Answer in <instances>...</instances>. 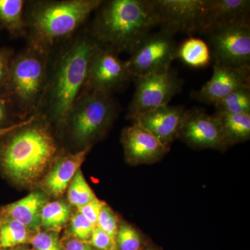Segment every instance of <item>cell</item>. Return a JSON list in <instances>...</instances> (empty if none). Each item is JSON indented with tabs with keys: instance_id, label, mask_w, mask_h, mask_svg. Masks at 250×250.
<instances>
[{
	"instance_id": "4fadbf2b",
	"label": "cell",
	"mask_w": 250,
	"mask_h": 250,
	"mask_svg": "<svg viewBox=\"0 0 250 250\" xmlns=\"http://www.w3.org/2000/svg\"><path fill=\"white\" fill-rule=\"evenodd\" d=\"M241 88H250V66L231 67L213 63V76L198 90H192L195 101L214 105L229 94Z\"/></svg>"
},
{
	"instance_id": "f546056e",
	"label": "cell",
	"mask_w": 250,
	"mask_h": 250,
	"mask_svg": "<svg viewBox=\"0 0 250 250\" xmlns=\"http://www.w3.org/2000/svg\"><path fill=\"white\" fill-rule=\"evenodd\" d=\"M14 52L9 47L0 48V95H4L9 75L10 63Z\"/></svg>"
},
{
	"instance_id": "d4e9b609",
	"label": "cell",
	"mask_w": 250,
	"mask_h": 250,
	"mask_svg": "<svg viewBox=\"0 0 250 250\" xmlns=\"http://www.w3.org/2000/svg\"><path fill=\"white\" fill-rule=\"evenodd\" d=\"M67 197L70 205L77 208H80L97 199L80 169L77 171L69 185Z\"/></svg>"
},
{
	"instance_id": "e575fe53",
	"label": "cell",
	"mask_w": 250,
	"mask_h": 250,
	"mask_svg": "<svg viewBox=\"0 0 250 250\" xmlns=\"http://www.w3.org/2000/svg\"><path fill=\"white\" fill-rule=\"evenodd\" d=\"M36 115H37V113H35V114L31 115L27 119H24L22 120V121L18 122V123H15V124L11 125V126L0 128V141H1L5 136L9 134V133L12 132L13 131H15L16 129L22 127V126H24V125H27L31 123V122L35 119Z\"/></svg>"
},
{
	"instance_id": "484cf974",
	"label": "cell",
	"mask_w": 250,
	"mask_h": 250,
	"mask_svg": "<svg viewBox=\"0 0 250 250\" xmlns=\"http://www.w3.org/2000/svg\"><path fill=\"white\" fill-rule=\"evenodd\" d=\"M118 250H141L142 238L136 229L126 223L118 227L116 237Z\"/></svg>"
},
{
	"instance_id": "6da1fadb",
	"label": "cell",
	"mask_w": 250,
	"mask_h": 250,
	"mask_svg": "<svg viewBox=\"0 0 250 250\" xmlns=\"http://www.w3.org/2000/svg\"><path fill=\"white\" fill-rule=\"evenodd\" d=\"M57 152L47 119L37 113L31 123L0 141V168L15 183L29 187L42 180Z\"/></svg>"
},
{
	"instance_id": "7402d4cb",
	"label": "cell",
	"mask_w": 250,
	"mask_h": 250,
	"mask_svg": "<svg viewBox=\"0 0 250 250\" xmlns=\"http://www.w3.org/2000/svg\"><path fill=\"white\" fill-rule=\"evenodd\" d=\"M31 231L11 219L0 218V250H10L29 243Z\"/></svg>"
},
{
	"instance_id": "8992f818",
	"label": "cell",
	"mask_w": 250,
	"mask_h": 250,
	"mask_svg": "<svg viewBox=\"0 0 250 250\" xmlns=\"http://www.w3.org/2000/svg\"><path fill=\"white\" fill-rule=\"evenodd\" d=\"M118 104L112 95L84 90L74 104L63 125L70 128L75 142L90 147L116 119Z\"/></svg>"
},
{
	"instance_id": "ffe728a7",
	"label": "cell",
	"mask_w": 250,
	"mask_h": 250,
	"mask_svg": "<svg viewBox=\"0 0 250 250\" xmlns=\"http://www.w3.org/2000/svg\"><path fill=\"white\" fill-rule=\"evenodd\" d=\"M25 5L23 0H0V28L13 36L24 34Z\"/></svg>"
},
{
	"instance_id": "4dcf8cb0",
	"label": "cell",
	"mask_w": 250,
	"mask_h": 250,
	"mask_svg": "<svg viewBox=\"0 0 250 250\" xmlns=\"http://www.w3.org/2000/svg\"><path fill=\"white\" fill-rule=\"evenodd\" d=\"M88 243L98 250H118L116 241L97 226L94 228Z\"/></svg>"
},
{
	"instance_id": "277c9868",
	"label": "cell",
	"mask_w": 250,
	"mask_h": 250,
	"mask_svg": "<svg viewBox=\"0 0 250 250\" xmlns=\"http://www.w3.org/2000/svg\"><path fill=\"white\" fill-rule=\"evenodd\" d=\"M102 0L33 1L24 12L29 45L50 53L60 41L71 37L102 4Z\"/></svg>"
},
{
	"instance_id": "5bb4252c",
	"label": "cell",
	"mask_w": 250,
	"mask_h": 250,
	"mask_svg": "<svg viewBox=\"0 0 250 250\" xmlns=\"http://www.w3.org/2000/svg\"><path fill=\"white\" fill-rule=\"evenodd\" d=\"M121 142L126 160L131 165L157 162L170 149V146L136 123L123 130Z\"/></svg>"
},
{
	"instance_id": "2e32d148",
	"label": "cell",
	"mask_w": 250,
	"mask_h": 250,
	"mask_svg": "<svg viewBox=\"0 0 250 250\" xmlns=\"http://www.w3.org/2000/svg\"><path fill=\"white\" fill-rule=\"evenodd\" d=\"M250 0H205L199 33L238 23L250 22Z\"/></svg>"
},
{
	"instance_id": "d590c367",
	"label": "cell",
	"mask_w": 250,
	"mask_h": 250,
	"mask_svg": "<svg viewBox=\"0 0 250 250\" xmlns=\"http://www.w3.org/2000/svg\"><path fill=\"white\" fill-rule=\"evenodd\" d=\"M10 250H32L29 249V248H24L22 246L17 247V248H14V249Z\"/></svg>"
},
{
	"instance_id": "9c48e42d",
	"label": "cell",
	"mask_w": 250,
	"mask_h": 250,
	"mask_svg": "<svg viewBox=\"0 0 250 250\" xmlns=\"http://www.w3.org/2000/svg\"><path fill=\"white\" fill-rule=\"evenodd\" d=\"M214 63L250 66V22L238 23L205 32Z\"/></svg>"
},
{
	"instance_id": "8d00e7d4",
	"label": "cell",
	"mask_w": 250,
	"mask_h": 250,
	"mask_svg": "<svg viewBox=\"0 0 250 250\" xmlns=\"http://www.w3.org/2000/svg\"><path fill=\"white\" fill-rule=\"evenodd\" d=\"M146 250H156L154 249V248H147V249H146Z\"/></svg>"
},
{
	"instance_id": "7c38bea8",
	"label": "cell",
	"mask_w": 250,
	"mask_h": 250,
	"mask_svg": "<svg viewBox=\"0 0 250 250\" xmlns=\"http://www.w3.org/2000/svg\"><path fill=\"white\" fill-rule=\"evenodd\" d=\"M178 138L196 149L223 151L228 147L218 118L207 114L204 108L187 110Z\"/></svg>"
},
{
	"instance_id": "603a6c76",
	"label": "cell",
	"mask_w": 250,
	"mask_h": 250,
	"mask_svg": "<svg viewBox=\"0 0 250 250\" xmlns=\"http://www.w3.org/2000/svg\"><path fill=\"white\" fill-rule=\"evenodd\" d=\"M71 209L62 200L47 202L41 211V228L45 231H60L70 219Z\"/></svg>"
},
{
	"instance_id": "ba28073f",
	"label": "cell",
	"mask_w": 250,
	"mask_h": 250,
	"mask_svg": "<svg viewBox=\"0 0 250 250\" xmlns=\"http://www.w3.org/2000/svg\"><path fill=\"white\" fill-rule=\"evenodd\" d=\"M177 46L174 36L165 31L148 34L125 61L132 80L136 77L166 71L176 59Z\"/></svg>"
},
{
	"instance_id": "9a60e30c",
	"label": "cell",
	"mask_w": 250,
	"mask_h": 250,
	"mask_svg": "<svg viewBox=\"0 0 250 250\" xmlns=\"http://www.w3.org/2000/svg\"><path fill=\"white\" fill-rule=\"evenodd\" d=\"M187 108L182 106H166L141 113L131 118L136 123L170 146L178 138Z\"/></svg>"
},
{
	"instance_id": "83f0119b",
	"label": "cell",
	"mask_w": 250,
	"mask_h": 250,
	"mask_svg": "<svg viewBox=\"0 0 250 250\" xmlns=\"http://www.w3.org/2000/svg\"><path fill=\"white\" fill-rule=\"evenodd\" d=\"M70 220L72 237L88 243L95 227L79 211L70 217Z\"/></svg>"
},
{
	"instance_id": "d6a6232c",
	"label": "cell",
	"mask_w": 250,
	"mask_h": 250,
	"mask_svg": "<svg viewBox=\"0 0 250 250\" xmlns=\"http://www.w3.org/2000/svg\"><path fill=\"white\" fill-rule=\"evenodd\" d=\"M16 114L17 113L9 99L4 95H0V128L15 124L11 123V120Z\"/></svg>"
},
{
	"instance_id": "52a82bcc",
	"label": "cell",
	"mask_w": 250,
	"mask_h": 250,
	"mask_svg": "<svg viewBox=\"0 0 250 250\" xmlns=\"http://www.w3.org/2000/svg\"><path fill=\"white\" fill-rule=\"evenodd\" d=\"M136 89L129 104L127 117L134 116L168 105L180 93L184 83L174 69L134 79Z\"/></svg>"
},
{
	"instance_id": "e0dca14e",
	"label": "cell",
	"mask_w": 250,
	"mask_h": 250,
	"mask_svg": "<svg viewBox=\"0 0 250 250\" xmlns=\"http://www.w3.org/2000/svg\"><path fill=\"white\" fill-rule=\"evenodd\" d=\"M90 149L86 147L79 152L56 156L49 170L40 182L45 194L57 197L63 195L85 161Z\"/></svg>"
},
{
	"instance_id": "44dd1931",
	"label": "cell",
	"mask_w": 250,
	"mask_h": 250,
	"mask_svg": "<svg viewBox=\"0 0 250 250\" xmlns=\"http://www.w3.org/2000/svg\"><path fill=\"white\" fill-rule=\"evenodd\" d=\"M215 116L220 121L224 137L228 147L250 139V113Z\"/></svg>"
},
{
	"instance_id": "3957f363",
	"label": "cell",
	"mask_w": 250,
	"mask_h": 250,
	"mask_svg": "<svg viewBox=\"0 0 250 250\" xmlns=\"http://www.w3.org/2000/svg\"><path fill=\"white\" fill-rule=\"evenodd\" d=\"M90 31L101 47L131 53L158 26L152 0H111L96 10Z\"/></svg>"
},
{
	"instance_id": "1f68e13d",
	"label": "cell",
	"mask_w": 250,
	"mask_h": 250,
	"mask_svg": "<svg viewBox=\"0 0 250 250\" xmlns=\"http://www.w3.org/2000/svg\"><path fill=\"white\" fill-rule=\"evenodd\" d=\"M105 204H106L105 202L97 198L90 203L78 208L79 212L82 213L90 223L93 224L94 226L96 227L99 215Z\"/></svg>"
},
{
	"instance_id": "ac0fdd59",
	"label": "cell",
	"mask_w": 250,
	"mask_h": 250,
	"mask_svg": "<svg viewBox=\"0 0 250 250\" xmlns=\"http://www.w3.org/2000/svg\"><path fill=\"white\" fill-rule=\"evenodd\" d=\"M47 201L44 192H32L24 198L0 208V218L16 220L31 232H38L41 228V211Z\"/></svg>"
},
{
	"instance_id": "8fae6325",
	"label": "cell",
	"mask_w": 250,
	"mask_h": 250,
	"mask_svg": "<svg viewBox=\"0 0 250 250\" xmlns=\"http://www.w3.org/2000/svg\"><path fill=\"white\" fill-rule=\"evenodd\" d=\"M160 30L174 36L199 33L205 0H152Z\"/></svg>"
},
{
	"instance_id": "5b68a950",
	"label": "cell",
	"mask_w": 250,
	"mask_h": 250,
	"mask_svg": "<svg viewBox=\"0 0 250 250\" xmlns=\"http://www.w3.org/2000/svg\"><path fill=\"white\" fill-rule=\"evenodd\" d=\"M49 54L29 45L11 59L5 96L23 118L40 109L48 84Z\"/></svg>"
},
{
	"instance_id": "4316f807",
	"label": "cell",
	"mask_w": 250,
	"mask_h": 250,
	"mask_svg": "<svg viewBox=\"0 0 250 250\" xmlns=\"http://www.w3.org/2000/svg\"><path fill=\"white\" fill-rule=\"evenodd\" d=\"M29 243L34 250H63L62 243L56 231H38L31 237Z\"/></svg>"
},
{
	"instance_id": "836d02e7",
	"label": "cell",
	"mask_w": 250,
	"mask_h": 250,
	"mask_svg": "<svg viewBox=\"0 0 250 250\" xmlns=\"http://www.w3.org/2000/svg\"><path fill=\"white\" fill-rule=\"evenodd\" d=\"M63 250H98L88 242L80 241L77 238H69L62 245Z\"/></svg>"
},
{
	"instance_id": "d6986e66",
	"label": "cell",
	"mask_w": 250,
	"mask_h": 250,
	"mask_svg": "<svg viewBox=\"0 0 250 250\" xmlns=\"http://www.w3.org/2000/svg\"><path fill=\"white\" fill-rule=\"evenodd\" d=\"M176 59L195 68L207 67L212 61L209 46L205 41L195 37L186 39L177 47Z\"/></svg>"
},
{
	"instance_id": "f1b7e54d",
	"label": "cell",
	"mask_w": 250,
	"mask_h": 250,
	"mask_svg": "<svg viewBox=\"0 0 250 250\" xmlns=\"http://www.w3.org/2000/svg\"><path fill=\"white\" fill-rule=\"evenodd\" d=\"M96 226L107 233L112 239L116 241V234L119 227L118 219L113 210L106 204L103 206L100 211Z\"/></svg>"
},
{
	"instance_id": "cb8c5ba5",
	"label": "cell",
	"mask_w": 250,
	"mask_h": 250,
	"mask_svg": "<svg viewBox=\"0 0 250 250\" xmlns=\"http://www.w3.org/2000/svg\"><path fill=\"white\" fill-rule=\"evenodd\" d=\"M215 116L250 113V88H241L229 94L214 104Z\"/></svg>"
},
{
	"instance_id": "7a4b0ae2",
	"label": "cell",
	"mask_w": 250,
	"mask_h": 250,
	"mask_svg": "<svg viewBox=\"0 0 250 250\" xmlns=\"http://www.w3.org/2000/svg\"><path fill=\"white\" fill-rule=\"evenodd\" d=\"M98 42L91 33L78 36L68 42L59 54L49 75L48 84L40 109L63 125L74 104L85 89L90 59Z\"/></svg>"
},
{
	"instance_id": "30bf717a",
	"label": "cell",
	"mask_w": 250,
	"mask_h": 250,
	"mask_svg": "<svg viewBox=\"0 0 250 250\" xmlns=\"http://www.w3.org/2000/svg\"><path fill=\"white\" fill-rule=\"evenodd\" d=\"M130 81L132 77L119 54L99 46L90 59L84 90L112 95Z\"/></svg>"
}]
</instances>
